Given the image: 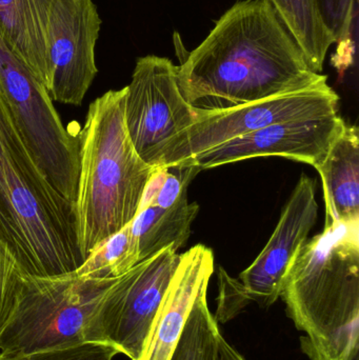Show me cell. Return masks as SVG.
Instances as JSON below:
<instances>
[{
	"label": "cell",
	"mask_w": 359,
	"mask_h": 360,
	"mask_svg": "<svg viewBox=\"0 0 359 360\" xmlns=\"http://www.w3.org/2000/svg\"><path fill=\"white\" fill-rule=\"evenodd\" d=\"M119 354L113 347L97 342H84L67 348L38 351L17 356H2L0 360H113Z\"/></svg>",
	"instance_id": "obj_19"
},
{
	"label": "cell",
	"mask_w": 359,
	"mask_h": 360,
	"mask_svg": "<svg viewBox=\"0 0 359 360\" xmlns=\"http://www.w3.org/2000/svg\"><path fill=\"white\" fill-rule=\"evenodd\" d=\"M136 264L129 224L99 243L74 273L80 278H116L126 274Z\"/></svg>",
	"instance_id": "obj_18"
},
{
	"label": "cell",
	"mask_w": 359,
	"mask_h": 360,
	"mask_svg": "<svg viewBox=\"0 0 359 360\" xmlns=\"http://www.w3.org/2000/svg\"><path fill=\"white\" fill-rule=\"evenodd\" d=\"M0 241L21 274L57 277L75 272V205L44 179L13 122L0 86Z\"/></svg>",
	"instance_id": "obj_3"
},
{
	"label": "cell",
	"mask_w": 359,
	"mask_h": 360,
	"mask_svg": "<svg viewBox=\"0 0 359 360\" xmlns=\"http://www.w3.org/2000/svg\"><path fill=\"white\" fill-rule=\"evenodd\" d=\"M347 122L339 113L278 122L207 150L177 166L200 171L256 158H284L318 169Z\"/></svg>",
	"instance_id": "obj_11"
},
{
	"label": "cell",
	"mask_w": 359,
	"mask_h": 360,
	"mask_svg": "<svg viewBox=\"0 0 359 360\" xmlns=\"http://www.w3.org/2000/svg\"><path fill=\"white\" fill-rule=\"evenodd\" d=\"M53 0H0V34L34 76L48 86L46 48Z\"/></svg>",
	"instance_id": "obj_14"
},
{
	"label": "cell",
	"mask_w": 359,
	"mask_h": 360,
	"mask_svg": "<svg viewBox=\"0 0 359 360\" xmlns=\"http://www.w3.org/2000/svg\"><path fill=\"white\" fill-rule=\"evenodd\" d=\"M213 273L214 255L206 245H194L181 254L139 360H170L192 307L208 289Z\"/></svg>",
	"instance_id": "obj_12"
},
{
	"label": "cell",
	"mask_w": 359,
	"mask_h": 360,
	"mask_svg": "<svg viewBox=\"0 0 359 360\" xmlns=\"http://www.w3.org/2000/svg\"><path fill=\"white\" fill-rule=\"evenodd\" d=\"M216 360H247L229 344L223 338V334L219 335L218 344H217V359Z\"/></svg>",
	"instance_id": "obj_22"
},
{
	"label": "cell",
	"mask_w": 359,
	"mask_h": 360,
	"mask_svg": "<svg viewBox=\"0 0 359 360\" xmlns=\"http://www.w3.org/2000/svg\"><path fill=\"white\" fill-rule=\"evenodd\" d=\"M196 112L223 111L328 82L310 68L270 0H242L177 69Z\"/></svg>",
	"instance_id": "obj_1"
},
{
	"label": "cell",
	"mask_w": 359,
	"mask_h": 360,
	"mask_svg": "<svg viewBox=\"0 0 359 360\" xmlns=\"http://www.w3.org/2000/svg\"><path fill=\"white\" fill-rule=\"evenodd\" d=\"M116 278L20 273L14 307L0 334V355L17 356L84 344L89 321Z\"/></svg>",
	"instance_id": "obj_5"
},
{
	"label": "cell",
	"mask_w": 359,
	"mask_h": 360,
	"mask_svg": "<svg viewBox=\"0 0 359 360\" xmlns=\"http://www.w3.org/2000/svg\"><path fill=\"white\" fill-rule=\"evenodd\" d=\"M200 205L188 199L170 209L148 205L138 210L130 222L131 238L137 264L152 257L166 248L175 251L185 245L191 234L192 222Z\"/></svg>",
	"instance_id": "obj_15"
},
{
	"label": "cell",
	"mask_w": 359,
	"mask_h": 360,
	"mask_svg": "<svg viewBox=\"0 0 359 360\" xmlns=\"http://www.w3.org/2000/svg\"><path fill=\"white\" fill-rule=\"evenodd\" d=\"M339 96L328 82L233 109L196 112L195 122L167 147L159 168H171L207 150L278 122L339 113Z\"/></svg>",
	"instance_id": "obj_8"
},
{
	"label": "cell",
	"mask_w": 359,
	"mask_h": 360,
	"mask_svg": "<svg viewBox=\"0 0 359 360\" xmlns=\"http://www.w3.org/2000/svg\"><path fill=\"white\" fill-rule=\"evenodd\" d=\"M358 0H316L318 14L335 41L345 39Z\"/></svg>",
	"instance_id": "obj_21"
},
{
	"label": "cell",
	"mask_w": 359,
	"mask_h": 360,
	"mask_svg": "<svg viewBox=\"0 0 359 360\" xmlns=\"http://www.w3.org/2000/svg\"><path fill=\"white\" fill-rule=\"evenodd\" d=\"M181 255L169 247L116 278L93 313L86 342L113 347L141 359L152 323Z\"/></svg>",
	"instance_id": "obj_7"
},
{
	"label": "cell",
	"mask_w": 359,
	"mask_h": 360,
	"mask_svg": "<svg viewBox=\"0 0 359 360\" xmlns=\"http://www.w3.org/2000/svg\"><path fill=\"white\" fill-rule=\"evenodd\" d=\"M287 314L310 360H355L359 351V219L325 226L295 255L282 283Z\"/></svg>",
	"instance_id": "obj_2"
},
{
	"label": "cell",
	"mask_w": 359,
	"mask_h": 360,
	"mask_svg": "<svg viewBox=\"0 0 359 360\" xmlns=\"http://www.w3.org/2000/svg\"><path fill=\"white\" fill-rule=\"evenodd\" d=\"M178 67L166 57H141L126 89L124 124L139 158L158 169L171 141L189 128L197 113L181 94Z\"/></svg>",
	"instance_id": "obj_9"
},
{
	"label": "cell",
	"mask_w": 359,
	"mask_h": 360,
	"mask_svg": "<svg viewBox=\"0 0 359 360\" xmlns=\"http://www.w3.org/2000/svg\"><path fill=\"white\" fill-rule=\"evenodd\" d=\"M305 54L315 73L324 70L325 59L335 39L318 14L316 0H270Z\"/></svg>",
	"instance_id": "obj_16"
},
{
	"label": "cell",
	"mask_w": 359,
	"mask_h": 360,
	"mask_svg": "<svg viewBox=\"0 0 359 360\" xmlns=\"http://www.w3.org/2000/svg\"><path fill=\"white\" fill-rule=\"evenodd\" d=\"M101 19L93 0H53L46 48L51 99L80 105L97 74L95 46Z\"/></svg>",
	"instance_id": "obj_10"
},
{
	"label": "cell",
	"mask_w": 359,
	"mask_h": 360,
	"mask_svg": "<svg viewBox=\"0 0 359 360\" xmlns=\"http://www.w3.org/2000/svg\"><path fill=\"white\" fill-rule=\"evenodd\" d=\"M355 360H358V359H356Z\"/></svg>",
	"instance_id": "obj_23"
},
{
	"label": "cell",
	"mask_w": 359,
	"mask_h": 360,
	"mask_svg": "<svg viewBox=\"0 0 359 360\" xmlns=\"http://www.w3.org/2000/svg\"><path fill=\"white\" fill-rule=\"evenodd\" d=\"M318 172L326 205L325 226L359 219V130L346 124Z\"/></svg>",
	"instance_id": "obj_13"
},
{
	"label": "cell",
	"mask_w": 359,
	"mask_h": 360,
	"mask_svg": "<svg viewBox=\"0 0 359 360\" xmlns=\"http://www.w3.org/2000/svg\"><path fill=\"white\" fill-rule=\"evenodd\" d=\"M126 89L93 101L79 139L76 226L82 258L130 224L156 169L134 149L124 124Z\"/></svg>",
	"instance_id": "obj_4"
},
{
	"label": "cell",
	"mask_w": 359,
	"mask_h": 360,
	"mask_svg": "<svg viewBox=\"0 0 359 360\" xmlns=\"http://www.w3.org/2000/svg\"><path fill=\"white\" fill-rule=\"evenodd\" d=\"M20 271L16 260L0 241V334L4 331L16 298Z\"/></svg>",
	"instance_id": "obj_20"
},
{
	"label": "cell",
	"mask_w": 359,
	"mask_h": 360,
	"mask_svg": "<svg viewBox=\"0 0 359 360\" xmlns=\"http://www.w3.org/2000/svg\"><path fill=\"white\" fill-rule=\"evenodd\" d=\"M208 289L196 298L170 360H216L221 332L207 300Z\"/></svg>",
	"instance_id": "obj_17"
},
{
	"label": "cell",
	"mask_w": 359,
	"mask_h": 360,
	"mask_svg": "<svg viewBox=\"0 0 359 360\" xmlns=\"http://www.w3.org/2000/svg\"><path fill=\"white\" fill-rule=\"evenodd\" d=\"M318 216L315 184L303 174L285 205L273 234L252 264L238 278L219 268L214 315L217 323L232 321L252 302L269 308L278 302L289 266L308 240Z\"/></svg>",
	"instance_id": "obj_6"
}]
</instances>
